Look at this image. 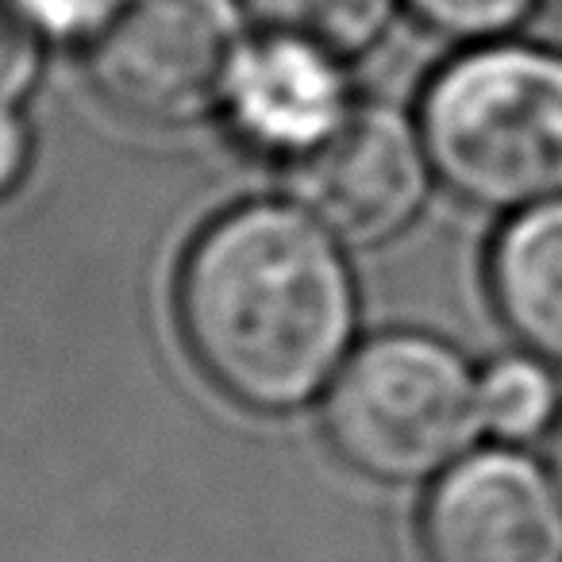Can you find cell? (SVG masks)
<instances>
[{
	"instance_id": "2e32d148",
	"label": "cell",
	"mask_w": 562,
	"mask_h": 562,
	"mask_svg": "<svg viewBox=\"0 0 562 562\" xmlns=\"http://www.w3.org/2000/svg\"><path fill=\"white\" fill-rule=\"evenodd\" d=\"M551 474H554V482H559V490H562V424H559V431H554V439H551Z\"/></svg>"
},
{
	"instance_id": "7a4b0ae2",
	"label": "cell",
	"mask_w": 562,
	"mask_h": 562,
	"mask_svg": "<svg viewBox=\"0 0 562 562\" xmlns=\"http://www.w3.org/2000/svg\"><path fill=\"white\" fill-rule=\"evenodd\" d=\"M420 135L431 173L485 212L562 196V55L536 43H477L428 81Z\"/></svg>"
},
{
	"instance_id": "9c48e42d",
	"label": "cell",
	"mask_w": 562,
	"mask_h": 562,
	"mask_svg": "<svg viewBox=\"0 0 562 562\" xmlns=\"http://www.w3.org/2000/svg\"><path fill=\"white\" fill-rule=\"evenodd\" d=\"M266 35L313 43L339 63L362 58L390 35L401 0H243Z\"/></svg>"
},
{
	"instance_id": "8fae6325",
	"label": "cell",
	"mask_w": 562,
	"mask_h": 562,
	"mask_svg": "<svg viewBox=\"0 0 562 562\" xmlns=\"http://www.w3.org/2000/svg\"><path fill=\"white\" fill-rule=\"evenodd\" d=\"M428 32L459 43H497L524 32L536 0H405Z\"/></svg>"
},
{
	"instance_id": "8992f818",
	"label": "cell",
	"mask_w": 562,
	"mask_h": 562,
	"mask_svg": "<svg viewBox=\"0 0 562 562\" xmlns=\"http://www.w3.org/2000/svg\"><path fill=\"white\" fill-rule=\"evenodd\" d=\"M420 536L431 562H562V490L528 454H470L431 490Z\"/></svg>"
},
{
	"instance_id": "ba28073f",
	"label": "cell",
	"mask_w": 562,
	"mask_h": 562,
	"mask_svg": "<svg viewBox=\"0 0 562 562\" xmlns=\"http://www.w3.org/2000/svg\"><path fill=\"white\" fill-rule=\"evenodd\" d=\"M501 324L539 362L562 370V196L513 212L490 250Z\"/></svg>"
},
{
	"instance_id": "3957f363",
	"label": "cell",
	"mask_w": 562,
	"mask_h": 562,
	"mask_svg": "<svg viewBox=\"0 0 562 562\" xmlns=\"http://www.w3.org/2000/svg\"><path fill=\"white\" fill-rule=\"evenodd\" d=\"M324 428L347 467L378 482H420L482 431L477 374L443 339L390 331L339 370Z\"/></svg>"
},
{
	"instance_id": "4fadbf2b",
	"label": "cell",
	"mask_w": 562,
	"mask_h": 562,
	"mask_svg": "<svg viewBox=\"0 0 562 562\" xmlns=\"http://www.w3.org/2000/svg\"><path fill=\"white\" fill-rule=\"evenodd\" d=\"M112 4L116 0H16V9L27 16V24L43 40H58V43H70V40L89 43V35L104 24Z\"/></svg>"
},
{
	"instance_id": "277c9868",
	"label": "cell",
	"mask_w": 562,
	"mask_h": 562,
	"mask_svg": "<svg viewBox=\"0 0 562 562\" xmlns=\"http://www.w3.org/2000/svg\"><path fill=\"white\" fill-rule=\"evenodd\" d=\"M243 47L235 0H116L86 43V78L127 124L193 127L224 109Z\"/></svg>"
},
{
	"instance_id": "5b68a950",
	"label": "cell",
	"mask_w": 562,
	"mask_h": 562,
	"mask_svg": "<svg viewBox=\"0 0 562 562\" xmlns=\"http://www.w3.org/2000/svg\"><path fill=\"white\" fill-rule=\"evenodd\" d=\"M431 158L420 124L393 104H355L324 143L290 162V193L344 247L401 235L428 201Z\"/></svg>"
},
{
	"instance_id": "52a82bcc",
	"label": "cell",
	"mask_w": 562,
	"mask_h": 562,
	"mask_svg": "<svg viewBox=\"0 0 562 562\" xmlns=\"http://www.w3.org/2000/svg\"><path fill=\"white\" fill-rule=\"evenodd\" d=\"M344 66L313 43L262 35L243 47L227 81V124L255 155L297 162L355 109Z\"/></svg>"
},
{
	"instance_id": "7c38bea8",
	"label": "cell",
	"mask_w": 562,
	"mask_h": 562,
	"mask_svg": "<svg viewBox=\"0 0 562 562\" xmlns=\"http://www.w3.org/2000/svg\"><path fill=\"white\" fill-rule=\"evenodd\" d=\"M40 40L16 0H0V97L16 101L40 74Z\"/></svg>"
},
{
	"instance_id": "5bb4252c",
	"label": "cell",
	"mask_w": 562,
	"mask_h": 562,
	"mask_svg": "<svg viewBox=\"0 0 562 562\" xmlns=\"http://www.w3.org/2000/svg\"><path fill=\"white\" fill-rule=\"evenodd\" d=\"M32 170V127L12 101L0 97V201H9Z\"/></svg>"
},
{
	"instance_id": "30bf717a",
	"label": "cell",
	"mask_w": 562,
	"mask_h": 562,
	"mask_svg": "<svg viewBox=\"0 0 562 562\" xmlns=\"http://www.w3.org/2000/svg\"><path fill=\"white\" fill-rule=\"evenodd\" d=\"M554 378L551 367L536 355H513L497 359L477 378V408H482V428L493 436L520 443L551 424L554 416Z\"/></svg>"
},
{
	"instance_id": "6da1fadb",
	"label": "cell",
	"mask_w": 562,
	"mask_h": 562,
	"mask_svg": "<svg viewBox=\"0 0 562 562\" xmlns=\"http://www.w3.org/2000/svg\"><path fill=\"white\" fill-rule=\"evenodd\" d=\"M359 293L339 239L297 204H243L189 247L178 324L201 374L255 413L301 408L344 370Z\"/></svg>"
},
{
	"instance_id": "9a60e30c",
	"label": "cell",
	"mask_w": 562,
	"mask_h": 562,
	"mask_svg": "<svg viewBox=\"0 0 562 562\" xmlns=\"http://www.w3.org/2000/svg\"><path fill=\"white\" fill-rule=\"evenodd\" d=\"M524 40L551 55H562V0H536L528 24H524Z\"/></svg>"
}]
</instances>
